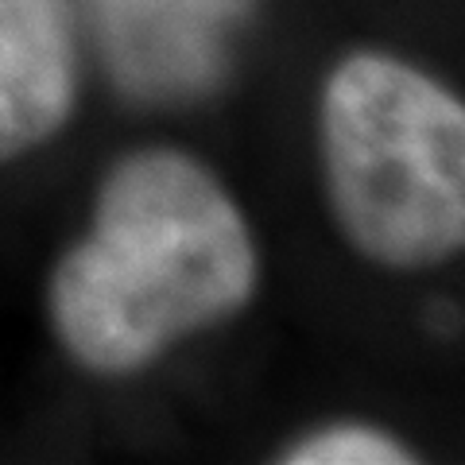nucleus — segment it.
Returning a JSON list of instances; mask_svg holds the SVG:
<instances>
[{
    "instance_id": "nucleus-1",
    "label": "nucleus",
    "mask_w": 465,
    "mask_h": 465,
    "mask_svg": "<svg viewBox=\"0 0 465 465\" xmlns=\"http://www.w3.org/2000/svg\"><path fill=\"white\" fill-rule=\"evenodd\" d=\"M256 244L198 159L143 148L97 191L90 237L51 275V322L78 365L124 376L256 295Z\"/></svg>"
},
{
    "instance_id": "nucleus-2",
    "label": "nucleus",
    "mask_w": 465,
    "mask_h": 465,
    "mask_svg": "<svg viewBox=\"0 0 465 465\" xmlns=\"http://www.w3.org/2000/svg\"><path fill=\"white\" fill-rule=\"evenodd\" d=\"M333 222L381 268H430L465 241V109L423 70L357 51L318 109Z\"/></svg>"
},
{
    "instance_id": "nucleus-3",
    "label": "nucleus",
    "mask_w": 465,
    "mask_h": 465,
    "mask_svg": "<svg viewBox=\"0 0 465 465\" xmlns=\"http://www.w3.org/2000/svg\"><path fill=\"white\" fill-rule=\"evenodd\" d=\"M252 12L256 0H90L109 78L143 105L213 94Z\"/></svg>"
},
{
    "instance_id": "nucleus-4",
    "label": "nucleus",
    "mask_w": 465,
    "mask_h": 465,
    "mask_svg": "<svg viewBox=\"0 0 465 465\" xmlns=\"http://www.w3.org/2000/svg\"><path fill=\"white\" fill-rule=\"evenodd\" d=\"M74 109L66 0H0V163L39 148Z\"/></svg>"
},
{
    "instance_id": "nucleus-5",
    "label": "nucleus",
    "mask_w": 465,
    "mask_h": 465,
    "mask_svg": "<svg viewBox=\"0 0 465 465\" xmlns=\"http://www.w3.org/2000/svg\"><path fill=\"white\" fill-rule=\"evenodd\" d=\"M283 461L291 465H403L415 458L396 439H388V434L349 423V427L318 430L311 439L295 442L283 454Z\"/></svg>"
}]
</instances>
